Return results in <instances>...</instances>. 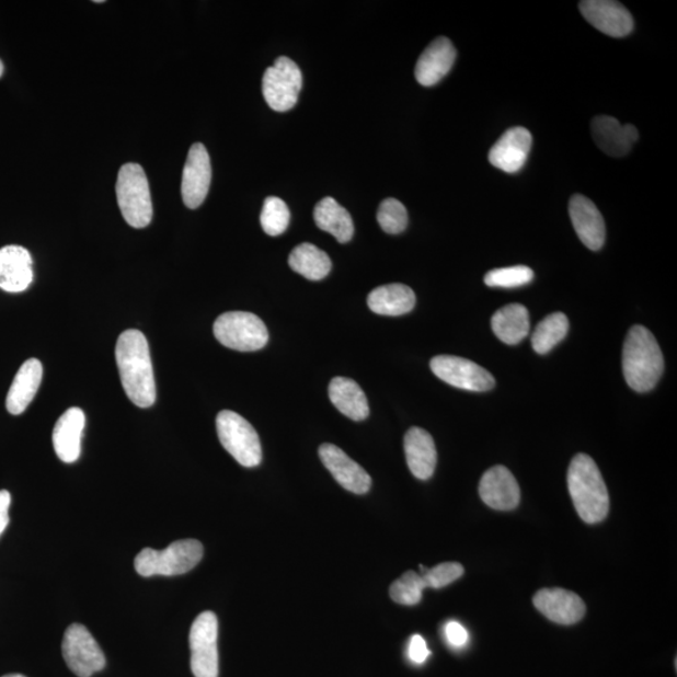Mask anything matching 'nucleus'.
I'll return each instance as SVG.
<instances>
[{"label": "nucleus", "instance_id": "nucleus-38", "mask_svg": "<svg viewBox=\"0 0 677 677\" xmlns=\"http://www.w3.org/2000/svg\"><path fill=\"white\" fill-rule=\"evenodd\" d=\"M11 493L8 491H0V536L4 532L8 524H10V512L11 507Z\"/></svg>", "mask_w": 677, "mask_h": 677}, {"label": "nucleus", "instance_id": "nucleus-14", "mask_svg": "<svg viewBox=\"0 0 677 677\" xmlns=\"http://www.w3.org/2000/svg\"><path fill=\"white\" fill-rule=\"evenodd\" d=\"M321 462L332 473L343 489L355 494H366L371 487L370 475L362 466L354 462L345 451L334 445H323L319 448Z\"/></svg>", "mask_w": 677, "mask_h": 677}, {"label": "nucleus", "instance_id": "nucleus-37", "mask_svg": "<svg viewBox=\"0 0 677 677\" xmlns=\"http://www.w3.org/2000/svg\"><path fill=\"white\" fill-rule=\"evenodd\" d=\"M408 655L414 664H424L431 656V651L427 646V642L421 635H414L410 642V649H408Z\"/></svg>", "mask_w": 677, "mask_h": 677}, {"label": "nucleus", "instance_id": "nucleus-3", "mask_svg": "<svg viewBox=\"0 0 677 677\" xmlns=\"http://www.w3.org/2000/svg\"><path fill=\"white\" fill-rule=\"evenodd\" d=\"M567 483L581 519L589 525L603 523L609 515L610 496L594 459L583 454L572 459Z\"/></svg>", "mask_w": 677, "mask_h": 677}, {"label": "nucleus", "instance_id": "nucleus-7", "mask_svg": "<svg viewBox=\"0 0 677 677\" xmlns=\"http://www.w3.org/2000/svg\"><path fill=\"white\" fill-rule=\"evenodd\" d=\"M214 334L226 348L238 352H256L268 342L264 321L246 311L225 312L216 319Z\"/></svg>", "mask_w": 677, "mask_h": 677}, {"label": "nucleus", "instance_id": "nucleus-26", "mask_svg": "<svg viewBox=\"0 0 677 677\" xmlns=\"http://www.w3.org/2000/svg\"><path fill=\"white\" fill-rule=\"evenodd\" d=\"M368 307L378 315H405L415 307V294L403 284L379 286L368 295Z\"/></svg>", "mask_w": 677, "mask_h": 677}, {"label": "nucleus", "instance_id": "nucleus-30", "mask_svg": "<svg viewBox=\"0 0 677 677\" xmlns=\"http://www.w3.org/2000/svg\"><path fill=\"white\" fill-rule=\"evenodd\" d=\"M569 319L563 312H553L538 324L532 334V346L536 353H550L569 333Z\"/></svg>", "mask_w": 677, "mask_h": 677}, {"label": "nucleus", "instance_id": "nucleus-8", "mask_svg": "<svg viewBox=\"0 0 677 677\" xmlns=\"http://www.w3.org/2000/svg\"><path fill=\"white\" fill-rule=\"evenodd\" d=\"M219 621L211 611H205L194 621L190 631L191 670L195 677H219Z\"/></svg>", "mask_w": 677, "mask_h": 677}, {"label": "nucleus", "instance_id": "nucleus-24", "mask_svg": "<svg viewBox=\"0 0 677 677\" xmlns=\"http://www.w3.org/2000/svg\"><path fill=\"white\" fill-rule=\"evenodd\" d=\"M43 367L38 359H30L23 364L14 377L13 385L7 395V411L20 415L32 403L42 383Z\"/></svg>", "mask_w": 677, "mask_h": 677}, {"label": "nucleus", "instance_id": "nucleus-25", "mask_svg": "<svg viewBox=\"0 0 677 677\" xmlns=\"http://www.w3.org/2000/svg\"><path fill=\"white\" fill-rule=\"evenodd\" d=\"M329 398L336 410L352 421L360 422L369 416L367 395L357 381L351 378L336 377L330 381Z\"/></svg>", "mask_w": 677, "mask_h": 677}, {"label": "nucleus", "instance_id": "nucleus-4", "mask_svg": "<svg viewBox=\"0 0 677 677\" xmlns=\"http://www.w3.org/2000/svg\"><path fill=\"white\" fill-rule=\"evenodd\" d=\"M203 558L202 542L181 540L171 543L167 550H142L135 560V569L144 577L179 576L195 569Z\"/></svg>", "mask_w": 677, "mask_h": 677}, {"label": "nucleus", "instance_id": "nucleus-21", "mask_svg": "<svg viewBox=\"0 0 677 677\" xmlns=\"http://www.w3.org/2000/svg\"><path fill=\"white\" fill-rule=\"evenodd\" d=\"M33 260L27 249L10 245L0 249V289L22 292L33 283Z\"/></svg>", "mask_w": 677, "mask_h": 677}, {"label": "nucleus", "instance_id": "nucleus-31", "mask_svg": "<svg viewBox=\"0 0 677 677\" xmlns=\"http://www.w3.org/2000/svg\"><path fill=\"white\" fill-rule=\"evenodd\" d=\"M260 222L268 237H280L290 223L288 205L279 197L268 196L265 199Z\"/></svg>", "mask_w": 677, "mask_h": 677}, {"label": "nucleus", "instance_id": "nucleus-27", "mask_svg": "<svg viewBox=\"0 0 677 677\" xmlns=\"http://www.w3.org/2000/svg\"><path fill=\"white\" fill-rule=\"evenodd\" d=\"M491 325L493 333L507 345H517L523 342L531 330L529 312L520 303H510L494 312Z\"/></svg>", "mask_w": 677, "mask_h": 677}, {"label": "nucleus", "instance_id": "nucleus-17", "mask_svg": "<svg viewBox=\"0 0 677 677\" xmlns=\"http://www.w3.org/2000/svg\"><path fill=\"white\" fill-rule=\"evenodd\" d=\"M572 225L583 244L593 251L600 250L605 244V220L592 199L584 195H575L569 206Z\"/></svg>", "mask_w": 677, "mask_h": 677}, {"label": "nucleus", "instance_id": "nucleus-5", "mask_svg": "<svg viewBox=\"0 0 677 677\" xmlns=\"http://www.w3.org/2000/svg\"><path fill=\"white\" fill-rule=\"evenodd\" d=\"M116 194L119 210L129 226L144 229L151 223L153 206L150 185L140 164L126 163L121 168Z\"/></svg>", "mask_w": 677, "mask_h": 677}, {"label": "nucleus", "instance_id": "nucleus-9", "mask_svg": "<svg viewBox=\"0 0 677 677\" xmlns=\"http://www.w3.org/2000/svg\"><path fill=\"white\" fill-rule=\"evenodd\" d=\"M302 87L300 68L292 59L279 57L263 77V94L268 107L277 112L290 111L298 103Z\"/></svg>", "mask_w": 677, "mask_h": 677}, {"label": "nucleus", "instance_id": "nucleus-29", "mask_svg": "<svg viewBox=\"0 0 677 677\" xmlns=\"http://www.w3.org/2000/svg\"><path fill=\"white\" fill-rule=\"evenodd\" d=\"M289 265L295 273L311 282L323 280L332 272V260L325 251L308 242L291 251Z\"/></svg>", "mask_w": 677, "mask_h": 677}, {"label": "nucleus", "instance_id": "nucleus-12", "mask_svg": "<svg viewBox=\"0 0 677 677\" xmlns=\"http://www.w3.org/2000/svg\"><path fill=\"white\" fill-rule=\"evenodd\" d=\"M213 177L210 156L203 144H195L191 147L182 173L181 194L184 204L188 208L202 206L210 190Z\"/></svg>", "mask_w": 677, "mask_h": 677}, {"label": "nucleus", "instance_id": "nucleus-15", "mask_svg": "<svg viewBox=\"0 0 677 677\" xmlns=\"http://www.w3.org/2000/svg\"><path fill=\"white\" fill-rule=\"evenodd\" d=\"M536 609L560 624H574L584 619L586 606L575 593L563 588H543L533 597Z\"/></svg>", "mask_w": 677, "mask_h": 677}, {"label": "nucleus", "instance_id": "nucleus-22", "mask_svg": "<svg viewBox=\"0 0 677 677\" xmlns=\"http://www.w3.org/2000/svg\"><path fill=\"white\" fill-rule=\"evenodd\" d=\"M406 464L415 479L427 481L436 471L437 449L427 431L413 427L404 437Z\"/></svg>", "mask_w": 677, "mask_h": 677}, {"label": "nucleus", "instance_id": "nucleus-32", "mask_svg": "<svg viewBox=\"0 0 677 677\" xmlns=\"http://www.w3.org/2000/svg\"><path fill=\"white\" fill-rule=\"evenodd\" d=\"M532 268L525 265L496 268L484 276V283L491 288L514 289L533 280Z\"/></svg>", "mask_w": 677, "mask_h": 677}, {"label": "nucleus", "instance_id": "nucleus-13", "mask_svg": "<svg viewBox=\"0 0 677 677\" xmlns=\"http://www.w3.org/2000/svg\"><path fill=\"white\" fill-rule=\"evenodd\" d=\"M584 19L596 30L613 38L629 36L633 31L630 12L619 2L612 0H584L580 3Z\"/></svg>", "mask_w": 677, "mask_h": 677}, {"label": "nucleus", "instance_id": "nucleus-39", "mask_svg": "<svg viewBox=\"0 0 677 677\" xmlns=\"http://www.w3.org/2000/svg\"><path fill=\"white\" fill-rule=\"evenodd\" d=\"M3 72H4V66H3L2 60H0V77L3 76Z\"/></svg>", "mask_w": 677, "mask_h": 677}, {"label": "nucleus", "instance_id": "nucleus-2", "mask_svg": "<svg viewBox=\"0 0 677 677\" xmlns=\"http://www.w3.org/2000/svg\"><path fill=\"white\" fill-rule=\"evenodd\" d=\"M622 369L624 379L638 393L653 390L664 372V357L653 333L642 325L629 330L623 344Z\"/></svg>", "mask_w": 677, "mask_h": 677}, {"label": "nucleus", "instance_id": "nucleus-23", "mask_svg": "<svg viewBox=\"0 0 677 677\" xmlns=\"http://www.w3.org/2000/svg\"><path fill=\"white\" fill-rule=\"evenodd\" d=\"M85 415L80 408H69L54 429V447L60 461L73 463L81 456Z\"/></svg>", "mask_w": 677, "mask_h": 677}, {"label": "nucleus", "instance_id": "nucleus-40", "mask_svg": "<svg viewBox=\"0 0 677 677\" xmlns=\"http://www.w3.org/2000/svg\"><path fill=\"white\" fill-rule=\"evenodd\" d=\"M3 677H25V676L21 674H11V675H5Z\"/></svg>", "mask_w": 677, "mask_h": 677}, {"label": "nucleus", "instance_id": "nucleus-20", "mask_svg": "<svg viewBox=\"0 0 677 677\" xmlns=\"http://www.w3.org/2000/svg\"><path fill=\"white\" fill-rule=\"evenodd\" d=\"M457 51L446 37L433 41L421 55L415 66V78L420 84L432 87L445 78L456 62Z\"/></svg>", "mask_w": 677, "mask_h": 677}, {"label": "nucleus", "instance_id": "nucleus-33", "mask_svg": "<svg viewBox=\"0 0 677 677\" xmlns=\"http://www.w3.org/2000/svg\"><path fill=\"white\" fill-rule=\"evenodd\" d=\"M424 581L415 571H408L390 586V597L399 605L414 606L422 601Z\"/></svg>", "mask_w": 677, "mask_h": 677}, {"label": "nucleus", "instance_id": "nucleus-1", "mask_svg": "<svg viewBox=\"0 0 677 677\" xmlns=\"http://www.w3.org/2000/svg\"><path fill=\"white\" fill-rule=\"evenodd\" d=\"M116 362L125 393L135 405L149 408L156 402V381L149 342L140 330L121 334Z\"/></svg>", "mask_w": 677, "mask_h": 677}, {"label": "nucleus", "instance_id": "nucleus-16", "mask_svg": "<svg viewBox=\"0 0 677 677\" xmlns=\"http://www.w3.org/2000/svg\"><path fill=\"white\" fill-rule=\"evenodd\" d=\"M532 149V135L524 127L509 128L492 146L489 160L492 167L507 173H516L525 167Z\"/></svg>", "mask_w": 677, "mask_h": 677}, {"label": "nucleus", "instance_id": "nucleus-11", "mask_svg": "<svg viewBox=\"0 0 677 677\" xmlns=\"http://www.w3.org/2000/svg\"><path fill=\"white\" fill-rule=\"evenodd\" d=\"M431 369L447 385L470 390V392H489L496 381L489 370L472 360L454 355H438L431 360Z\"/></svg>", "mask_w": 677, "mask_h": 677}, {"label": "nucleus", "instance_id": "nucleus-10", "mask_svg": "<svg viewBox=\"0 0 677 677\" xmlns=\"http://www.w3.org/2000/svg\"><path fill=\"white\" fill-rule=\"evenodd\" d=\"M62 653L71 672L80 677H91L106 666V657L83 624L73 623L65 633Z\"/></svg>", "mask_w": 677, "mask_h": 677}, {"label": "nucleus", "instance_id": "nucleus-34", "mask_svg": "<svg viewBox=\"0 0 677 677\" xmlns=\"http://www.w3.org/2000/svg\"><path fill=\"white\" fill-rule=\"evenodd\" d=\"M377 219L383 231L390 236H398L408 226L406 208L397 198H387L379 206Z\"/></svg>", "mask_w": 677, "mask_h": 677}, {"label": "nucleus", "instance_id": "nucleus-19", "mask_svg": "<svg viewBox=\"0 0 677 677\" xmlns=\"http://www.w3.org/2000/svg\"><path fill=\"white\" fill-rule=\"evenodd\" d=\"M592 133L598 149L612 158H623L639 140L635 126L621 125L610 116H597L593 119Z\"/></svg>", "mask_w": 677, "mask_h": 677}, {"label": "nucleus", "instance_id": "nucleus-28", "mask_svg": "<svg viewBox=\"0 0 677 677\" xmlns=\"http://www.w3.org/2000/svg\"><path fill=\"white\" fill-rule=\"evenodd\" d=\"M314 220L320 230L332 233L341 244H346L353 239L352 216L333 197H325L315 206Z\"/></svg>", "mask_w": 677, "mask_h": 677}, {"label": "nucleus", "instance_id": "nucleus-36", "mask_svg": "<svg viewBox=\"0 0 677 677\" xmlns=\"http://www.w3.org/2000/svg\"><path fill=\"white\" fill-rule=\"evenodd\" d=\"M445 632L449 645L456 649L466 646L468 640H470V635H468V631L464 629L463 624L457 621L448 622Z\"/></svg>", "mask_w": 677, "mask_h": 677}, {"label": "nucleus", "instance_id": "nucleus-18", "mask_svg": "<svg viewBox=\"0 0 677 677\" xmlns=\"http://www.w3.org/2000/svg\"><path fill=\"white\" fill-rule=\"evenodd\" d=\"M480 496L493 509L512 510L519 505L520 490L508 468L496 466L483 474Z\"/></svg>", "mask_w": 677, "mask_h": 677}, {"label": "nucleus", "instance_id": "nucleus-35", "mask_svg": "<svg viewBox=\"0 0 677 677\" xmlns=\"http://www.w3.org/2000/svg\"><path fill=\"white\" fill-rule=\"evenodd\" d=\"M421 576L424 581L425 587L429 588H443L455 581L461 578L464 575V569L461 563L445 562L438 564L433 569H425L421 566Z\"/></svg>", "mask_w": 677, "mask_h": 677}, {"label": "nucleus", "instance_id": "nucleus-6", "mask_svg": "<svg viewBox=\"0 0 677 677\" xmlns=\"http://www.w3.org/2000/svg\"><path fill=\"white\" fill-rule=\"evenodd\" d=\"M217 436L222 447L246 468L262 463L263 450L253 425L236 412L222 411L216 418Z\"/></svg>", "mask_w": 677, "mask_h": 677}]
</instances>
